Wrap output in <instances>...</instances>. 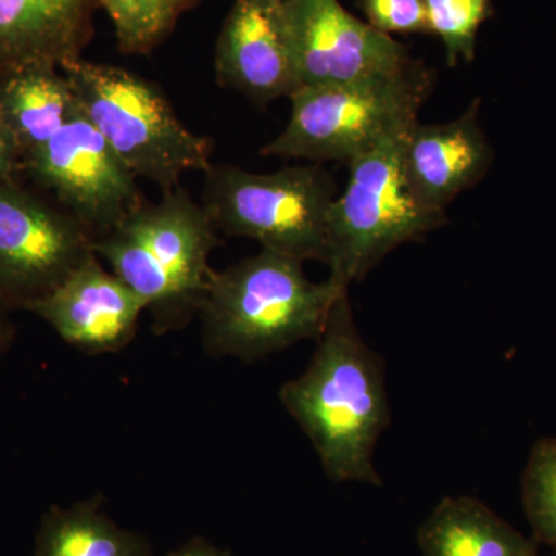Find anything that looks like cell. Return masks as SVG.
Wrapping results in <instances>:
<instances>
[{
	"label": "cell",
	"instance_id": "cell-5",
	"mask_svg": "<svg viewBox=\"0 0 556 556\" xmlns=\"http://www.w3.org/2000/svg\"><path fill=\"white\" fill-rule=\"evenodd\" d=\"M433 87L419 61L386 75L302 87L292 94L287 127L262 149L285 160H351L407 130Z\"/></svg>",
	"mask_w": 556,
	"mask_h": 556
},
{
	"label": "cell",
	"instance_id": "cell-14",
	"mask_svg": "<svg viewBox=\"0 0 556 556\" xmlns=\"http://www.w3.org/2000/svg\"><path fill=\"white\" fill-rule=\"evenodd\" d=\"M98 0H0V75L83 58Z\"/></svg>",
	"mask_w": 556,
	"mask_h": 556
},
{
	"label": "cell",
	"instance_id": "cell-6",
	"mask_svg": "<svg viewBox=\"0 0 556 556\" xmlns=\"http://www.w3.org/2000/svg\"><path fill=\"white\" fill-rule=\"evenodd\" d=\"M203 207L219 233L258 241L300 262H328L331 175L318 164L255 174L229 164L206 172Z\"/></svg>",
	"mask_w": 556,
	"mask_h": 556
},
{
	"label": "cell",
	"instance_id": "cell-20",
	"mask_svg": "<svg viewBox=\"0 0 556 556\" xmlns=\"http://www.w3.org/2000/svg\"><path fill=\"white\" fill-rule=\"evenodd\" d=\"M521 500L533 535L556 552V438L540 439L530 450Z\"/></svg>",
	"mask_w": 556,
	"mask_h": 556
},
{
	"label": "cell",
	"instance_id": "cell-10",
	"mask_svg": "<svg viewBox=\"0 0 556 556\" xmlns=\"http://www.w3.org/2000/svg\"><path fill=\"white\" fill-rule=\"evenodd\" d=\"M283 17L300 89L386 75L415 61L340 0H283Z\"/></svg>",
	"mask_w": 556,
	"mask_h": 556
},
{
	"label": "cell",
	"instance_id": "cell-7",
	"mask_svg": "<svg viewBox=\"0 0 556 556\" xmlns=\"http://www.w3.org/2000/svg\"><path fill=\"white\" fill-rule=\"evenodd\" d=\"M407 130L348 163L350 179L328 222V277L340 287L350 289L394 249L447 225L445 212L424 206L408 188L402 164Z\"/></svg>",
	"mask_w": 556,
	"mask_h": 556
},
{
	"label": "cell",
	"instance_id": "cell-24",
	"mask_svg": "<svg viewBox=\"0 0 556 556\" xmlns=\"http://www.w3.org/2000/svg\"><path fill=\"white\" fill-rule=\"evenodd\" d=\"M11 314H13V311L0 300V361L9 353L14 338H16V327H14Z\"/></svg>",
	"mask_w": 556,
	"mask_h": 556
},
{
	"label": "cell",
	"instance_id": "cell-18",
	"mask_svg": "<svg viewBox=\"0 0 556 556\" xmlns=\"http://www.w3.org/2000/svg\"><path fill=\"white\" fill-rule=\"evenodd\" d=\"M199 0H98L115 30L119 51L148 54L161 46Z\"/></svg>",
	"mask_w": 556,
	"mask_h": 556
},
{
	"label": "cell",
	"instance_id": "cell-19",
	"mask_svg": "<svg viewBox=\"0 0 556 556\" xmlns=\"http://www.w3.org/2000/svg\"><path fill=\"white\" fill-rule=\"evenodd\" d=\"M427 30L441 40L450 67L473 62L478 33L493 14L492 0H426Z\"/></svg>",
	"mask_w": 556,
	"mask_h": 556
},
{
	"label": "cell",
	"instance_id": "cell-13",
	"mask_svg": "<svg viewBox=\"0 0 556 556\" xmlns=\"http://www.w3.org/2000/svg\"><path fill=\"white\" fill-rule=\"evenodd\" d=\"M477 100L459 118L441 124H420L407 130L402 164L413 195L431 211L445 207L485 177L495 152L481 123Z\"/></svg>",
	"mask_w": 556,
	"mask_h": 556
},
{
	"label": "cell",
	"instance_id": "cell-12",
	"mask_svg": "<svg viewBox=\"0 0 556 556\" xmlns=\"http://www.w3.org/2000/svg\"><path fill=\"white\" fill-rule=\"evenodd\" d=\"M219 86L266 105L300 89L283 0H233L215 46Z\"/></svg>",
	"mask_w": 556,
	"mask_h": 556
},
{
	"label": "cell",
	"instance_id": "cell-16",
	"mask_svg": "<svg viewBox=\"0 0 556 556\" xmlns=\"http://www.w3.org/2000/svg\"><path fill=\"white\" fill-rule=\"evenodd\" d=\"M0 110L25 159L50 141L79 109L60 67L25 65L0 75Z\"/></svg>",
	"mask_w": 556,
	"mask_h": 556
},
{
	"label": "cell",
	"instance_id": "cell-3",
	"mask_svg": "<svg viewBox=\"0 0 556 556\" xmlns=\"http://www.w3.org/2000/svg\"><path fill=\"white\" fill-rule=\"evenodd\" d=\"M345 292L332 278L309 280L300 260L262 248L212 276L199 313L204 350L254 362L316 340Z\"/></svg>",
	"mask_w": 556,
	"mask_h": 556
},
{
	"label": "cell",
	"instance_id": "cell-1",
	"mask_svg": "<svg viewBox=\"0 0 556 556\" xmlns=\"http://www.w3.org/2000/svg\"><path fill=\"white\" fill-rule=\"evenodd\" d=\"M278 399L331 481L382 486L375 450L391 419L386 364L358 332L348 292L332 306L308 367Z\"/></svg>",
	"mask_w": 556,
	"mask_h": 556
},
{
	"label": "cell",
	"instance_id": "cell-4",
	"mask_svg": "<svg viewBox=\"0 0 556 556\" xmlns=\"http://www.w3.org/2000/svg\"><path fill=\"white\" fill-rule=\"evenodd\" d=\"M79 112L137 178L161 189L181 188L189 172L206 174L212 142L178 118L163 91L129 70L79 58L61 67Z\"/></svg>",
	"mask_w": 556,
	"mask_h": 556
},
{
	"label": "cell",
	"instance_id": "cell-23",
	"mask_svg": "<svg viewBox=\"0 0 556 556\" xmlns=\"http://www.w3.org/2000/svg\"><path fill=\"white\" fill-rule=\"evenodd\" d=\"M163 556H232L229 551L215 546L206 538L193 536L182 543L181 546L167 552Z\"/></svg>",
	"mask_w": 556,
	"mask_h": 556
},
{
	"label": "cell",
	"instance_id": "cell-17",
	"mask_svg": "<svg viewBox=\"0 0 556 556\" xmlns=\"http://www.w3.org/2000/svg\"><path fill=\"white\" fill-rule=\"evenodd\" d=\"M33 556H155L149 538L121 527L94 495L51 506L40 518Z\"/></svg>",
	"mask_w": 556,
	"mask_h": 556
},
{
	"label": "cell",
	"instance_id": "cell-11",
	"mask_svg": "<svg viewBox=\"0 0 556 556\" xmlns=\"http://www.w3.org/2000/svg\"><path fill=\"white\" fill-rule=\"evenodd\" d=\"M146 311L144 300L93 254L27 313L67 345L100 356L129 346Z\"/></svg>",
	"mask_w": 556,
	"mask_h": 556
},
{
	"label": "cell",
	"instance_id": "cell-21",
	"mask_svg": "<svg viewBox=\"0 0 556 556\" xmlns=\"http://www.w3.org/2000/svg\"><path fill=\"white\" fill-rule=\"evenodd\" d=\"M375 30L383 35H419L427 30L426 0H357Z\"/></svg>",
	"mask_w": 556,
	"mask_h": 556
},
{
	"label": "cell",
	"instance_id": "cell-8",
	"mask_svg": "<svg viewBox=\"0 0 556 556\" xmlns=\"http://www.w3.org/2000/svg\"><path fill=\"white\" fill-rule=\"evenodd\" d=\"M93 254L89 229L56 201L0 181V300L11 311L30 309Z\"/></svg>",
	"mask_w": 556,
	"mask_h": 556
},
{
	"label": "cell",
	"instance_id": "cell-15",
	"mask_svg": "<svg viewBox=\"0 0 556 556\" xmlns=\"http://www.w3.org/2000/svg\"><path fill=\"white\" fill-rule=\"evenodd\" d=\"M422 556H540L535 543L471 496H445L417 530Z\"/></svg>",
	"mask_w": 556,
	"mask_h": 556
},
{
	"label": "cell",
	"instance_id": "cell-25",
	"mask_svg": "<svg viewBox=\"0 0 556 556\" xmlns=\"http://www.w3.org/2000/svg\"><path fill=\"white\" fill-rule=\"evenodd\" d=\"M556 556V555H555Z\"/></svg>",
	"mask_w": 556,
	"mask_h": 556
},
{
	"label": "cell",
	"instance_id": "cell-9",
	"mask_svg": "<svg viewBox=\"0 0 556 556\" xmlns=\"http://www.w3.org/2000/svg\"><path fill=\"white\" fill-rule=\"evenodd\" d=\"M22 178L78 219L93 240L144 200L138 178L79 110L50 141L25 155Z\"/></svg>",
	"mask_w": 556,
	"mask_h": 556
},
{
	"label": "cell",
	"instance_id": "cell-22",
	"mask_svg": "<svg viewBox=\"0 0 556 556\" xmlns=\"http://www.w3.org/2000/svg\"><path fill=\"white\" fill-rule=\"evenodd\" d=\"M22 166H24V155H22L20 146L11 134L9 124L0 110V181L2 179H24L22 178Z\"/></svg>",
	"mask_w": 556,
	"mask_h": 556
},
{
	"label": "cell",
	"instance_id": "cell-2",
	"mask_svg": "<svg viewBox=\"0 0 556 556\" xmlns=\"http://www.w3.org/2000/svg\"><path fill=\"white\" fill-rule=\"evenodd\" d=\"M218 230L203 204L178 188L142 200L115 228L93 240V252L148 305L156 336L199 316L215 269Z\"/></svg>",
	"mask_w": 556,
	"mask_h": 556
}]
</instances>
